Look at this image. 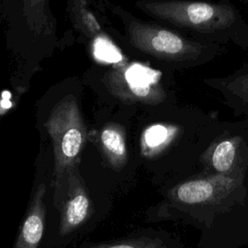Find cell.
<instances>
[{"label":"cell","mask_w":248,"mask_h":248,"mask_svg":"<svg viewBox=\"0 0 248 248\" xmlns=\"http://www.w3.org/2000/svg\"><path fill=\"white\" fill-rule=\"evenodd\" d=\"M122 21L124 43L135 52L171 68L181 69L199 62L205 46L181 33L133 16L118 6L107 4Z\"/></svg>","instance_id":"1"},{"label":"cell","mask_w":248,"mask_h":248,"mask_svg":"<svg viewBox=\"0 0 248 248\" xmlns=\"http://www.w3.org/2000/svg\"><path fill=\"white\" fill-rule=\"evenodd\" d=\"M178 127L169 124L148 126L140 138V151L143 156L152 158L165 150L178 134Z\"/></svg>","instance_id":"11"},{"label":"cell","mask_w":248,"mask_h":248,"mask_svg":"<svg viewBox=\"0 0 248 248\" xmlns=\"http://www.w3.org/2000/svg\"><path fill=\"white\" fill-rule=\"evenodd\" d=\"M225 86L231 93L241 100L248 102V74L230 79L226 82Z\"/></svg>","instance_id":"13"},{"label":"cell","mask_w":248,"mask_h":248,"mask_svg":"<svg viewBox=\"0 0 248 248\" xmlns=\"http://www.w3.org/2000/svg\"><path fill=\"white\" fill-rule=\"evenodd\" d=\"M160 78L159 72L130 61L122 67L107 70L103 82L112 95L123 101L157 105L166 99Z\"/></svg>","instance_id":"4"},{"label":"cell","mask_w":248,"mask_h":248,"mask_svg":"<svg viewBox=\"0 0 248 248\" xmlns=\"http://www.w3.org/2000/svg\"><path fill=\"white\" fill-rule=\"evenodd\" d=\"M240 138L228 137L214 143L207 152V162L216 174L237 175L240 158Z\"/></svg>","instance_id":"8"},{"label":"cell","mask_w":248,"mask_h":248,"mask_svg":"<svg viewBox=\"0 0 248 248\" xmlns=\"http://www.w3.org/2000/svg\"><path fill=\"white\" fill-rule=\"evenodd\" d=\"M138 10L180 29L212 34L232 25L234 10L226 4L195 0H138Z\"/></svg>","instance_id":"3"},{"label":"cell","mask_w":248,"mask_h":248,"mask_svg":"<svg viewBox=\"0 0 248 248\" xmlns=\"http://www.w3.org/2000/svg\"><path fill=\"white\" fill-rule=\"evenodd\" d=\"M85 248H167L165 242L160 238L146 236L126 239L114 243L92 245Z\"/></svg>","instance_id":"12"},{"label":"cell","mask_w":248,"mask_h":248,"mask_svg":"<svg viewBox=\"0 0 248 248\" xmlns=\"http://www.w3.org/2000/svg\"><path fill=\"white\" fill-rule=\"evenodd\" d=\"M53 202L60 213L59 235L72 233L87 220L91 202L78 165L67 173L61 192L53 199Z\"/></svg>","instance_id":"5"},{"label":"cell","mask_w":248,"mask_h":248,"mask_svg":"<svg viewBox=\"0 0 248 248\" xmlns=\"http://www.w3.org/2000/svg\"><path fill=\"white\" fill-rule=\"evenodd\" d=\"M45 127L54 154V199L60 194L67 173L78 165L86 140V129L77 98L69 94L59 100L51 108Z\"/></svg>","instance_id":"2"},{"label":"cell","mask_w":248,"mask_h":248,"mask_svg":"<svg viewBox=\"0 0 248 248\" xmlns=\"http://www.w3.org/2000/svg\"><path fill=\"white\" fill-rule=\"evenodd\" d=\"M46 186L40 184L32 198L14 248H38L45 231Z\"/></svg>","instance_id":"7"},{"label":"cell","mask_w":248,"mask_h":248,"mask_svg":"<svg viewBox=\"0 0 248 248\" xmlns=\"http://www.w3.org/2000/svg\"><path fill=\"white\" fill-rule=\"evenodd\" d=\"M101 148L109 166L119 170L127 162V148L124 128L119 124L109 123L100 133Z\"/></svg>","instance_id":"9"},{"label":"cell","mask_w":248,"mask_h":248,"mask_svg":"<svg viewBox=\"0 0 248 248\" xmlns=\"http://www.w3.org/2000/svg\"><path fill=\"white\" fill-rule=\"evenodd\" d=\"M49 0H23V20L31 34L40 37L53 32Z\"/></svg>","instance_id":"10"},{"label":"cell","mask_w":248,"mask_h":248,"mask_svg":"<svg viewBox=\"0 0 248 248\" xmlns=\"http://www.w3.org/2000/svg\"><path fill=\"white\" fill-rule=\"evenodd\" d=\"M239 182L240 178L237 175L214 174L185 181L172 189L171 196L174 200L187 204L204 203L227 197Z\"/></svg>","instance_id":"6"}]
</instances>
